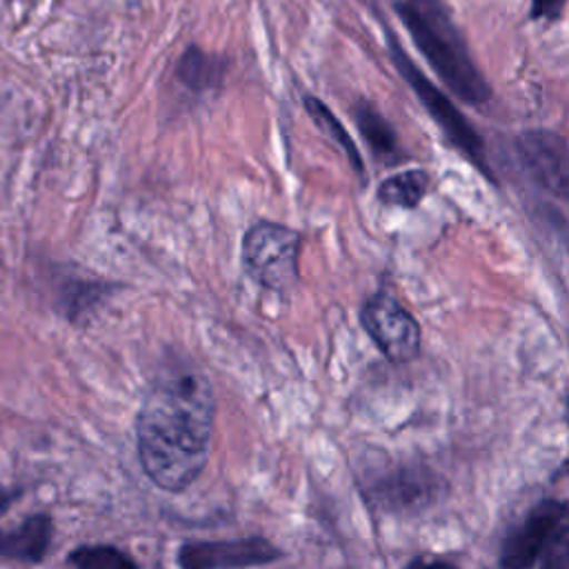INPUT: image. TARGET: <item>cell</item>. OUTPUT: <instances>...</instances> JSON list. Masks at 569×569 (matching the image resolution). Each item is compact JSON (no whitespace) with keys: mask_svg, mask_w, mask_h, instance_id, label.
<instances>
[{"mask_svg":"<svg viewBox=\"0 0 569 569\" xmlns=\"http://www.w3.org/2000/svg\"><path fill=\"white\" fill-rule=\"evenodd\" d=\"M213 431V391L207 376L178 362L147 391L138 425L144 473L164 491L187 489L204 469Z\"/></svg>","mask_w":569,"mask_h":569,"instance_id":"obj_1","label":"cell"},{"mask_svg":"<svg viewBox=\"0 0 569 569\" xmlns=\"http://www.w3.org/2000/svg\"><path fill=\"white\" fill-rule=\"evenodd\" d=\"M396 11L445 87L462 102L485 104L491 87L476 67L447 7L440 0H396Z\"/></svg>","mask_w":569,"mask_h":569,"instance_id":"obj_2","label":"cell"},{"mask_svg":"<svg viewBox=\"0 0 569 569\" xmlns=\"http://www.w3.org/2000/svg\"><path fill=\"white\" fill-rule=\"evenodd\" d=\"M389 42V56L391 62L396 64L398 73L407 80V84L413 89L427 113L436 120L440 131L447 136V140L482 173L487 180L491 178V169L487 164V151L480 133L471 127V122L460 113V109L449 100V96L438 89L407 56V51L396 42L393 36L387 38Z\"/></svg>","mask_w":569,"mask_h":569,"instance_id":"obj_3","label":"cell"},{"mask_svg":"<svg viewBox=\"0 0 569 569\" xmlns=\"http://www.w3.org/2000/svg\"><path fill=\"white\" fill-rule=\"evenodd\" d=\"M300 244L296 229L260 220L247 229L242 240L244 269L262 287L287 291L298 282Z\"/></svg>","mask_w":569,"mask_h":569,"instance_id":"obj_4","label":"cell"},{"mask_svg":"<svg viewBox=\"0 0 569 569\" xmlns=\"http://www.w3.org/2000/svg\"><path fill=\"white\" fill-rule=\"evenodd\" d=\"M362 327L391 362H407L420 349V327L391 296L376 293L362 307Z\"/></svg>","mask_w":569,"mask_h":569,"instance_id":"obj_5","label":"cell"},{"mask_svg":"<svg viewBox=\"0 0 569 569\" xmlns=\"http://www.w3.org/2000/svg\"><path fill=\"white\" fill-rule=\"evenodd\" d=\"M516 153L540 187L569 200V142L562 136L545 129L525 131L516 138Z\"/></svg>","mask_w":569,"mask_h":569,"instance_id":"obj_6","label":"cell"},{"mask_svg":"<svg viewBox=\"0 0 569 569\" xmlns=\"http://www.w3.org/2000/svg\"><path fill=\"white\" fill-rule=\"evenodd\" d=\"M569 520V505L562 500H542L538 502L525 520L509 531L500 551V565L511 569L536 567L542 547L549 536Z\"/></svg>","mask_w":569,"mask_h":569,"instance_id":"obj_7","label":"cell"},{"mask_svg":"<svg viewBox=\"0 0 569 569\" xmlns=\"http://www.w3.org/2000/svg\"><path fill=\"white\" fill-rule=\"evenodd\" d=\"M440 480L425 467H398L371 482L367 496L385 511H420L438 498Z\"/></svg>","mask_w":569,"mask_h":569,"instance_id":"obj_8","label":"cell"},{"mask_svg":"<svg viewBox=\"0 0 569 569\" xmlns=\"http://www.w3.org/2000/svg\"><path fill=\"white\" fill-rule=\"evenodd\" d=\"M282 551L260 536L240 540L189 542L180 549V565L189 569H218V567H256L278 560Z\"/></svg>","mask_w":569,"mask_h":569,"instance_id":"obj_9","label":"cell"},{"mask_svg":"<svg viewBox=\"0 0 569 569\" xmlns=\"http://www.w3.org/2000/svg\"><path fill=\"white\" fill-rule=\"evenodd\" d=\"M51 542V520L47 516H31L18 527L0 533V556L36 562L44 556Z\"/></svg>","mask_w":569,"mask_h":569,"instance_id":"obj_10","label":"cell"},{"mask_svg":"<svg viewBox=\"0 0 569 569\" xmlns=\"http://www.w3.org/2000/svg\"><path fill=\"white\" fill-rule=\"evenodd\" d=\"M353 120L360 129V133L367 140V147L382 160L396 162L400 158L398 149V136L393 127L382 118V113L367 100L356 102L353 107Z\"/></svg>","mask_w":569,"mask_h":569,"instance_id":"obj_11","label":"cell"},{"mask_svg":"<svg viewBox=\"0 0 569 569\" xmlns=\"http://www.w3.org/2000/svg\"><path fill=\"white\" fill-rule=\"evenodd\" d=\"M429 184H431V178L427 171L407 169L382 180V184L378 187V200L389 207L413 209L427 196Z\"/></svg>","mask_w":569,"mask_h":569,"instance_id":"obj_12","label":"cell"},{"mask_svg":"<svg viewBox=\"0 0 569 569\" xmlns=\"http://www.w3.org/2000/svg\"><path fill=\"white\" fill-rule=\"evenodd\" d=\"M305 109L307 113L313 118V122L320 127V131L325 136H329V140H333L347 156V160L353 164V169L362 176L365 167H362V158H360V151L358 147L353 144L351 136L345 131L342 122L333 116V111H329V107L325 102H320L318 98L313 96H305Z\"/></svg>","mask_w":569,"mask_h":569,"instance_id":"obj_13","label":"cell"},{"mask_svg":"<svg viewBox=\"0 0 569 569\" xmlns=\"http://www.w3.org/2000/svg\"><path fill=\"white\" fill-rule=\"evenodd\" d=\"M222 60L200 51L198 47H191L184 51V56L180 58V64H178V76L180 80L196 89V91H202V89H209L213 84L220 82L222 78Z\"/></svg>","mask_w":569,"mask_h":569,"instance_id":"obj_14","label":"cell"},{"mask_svg":"<svg viewBox=\"0 0 569 569\" xmlns=\"http://www.w3.org/2000/svg\"><path fill=\"white\" fill-rule=\"evenodd\" d=\"M71 565L82 569H124L133 567V560H129L122 551L113 547H80L71 558Z\"/></svg>","mask_w":569,"mask_h":569,"instance_id":"obj_15","label":"cell"},{"mask_svg":"<svg viewBox=\"0 0 569 569\" xmlns=\"http://www.w3.org/2000/svg\"><path fill=\"white\" fill-rule=\"evenodd\" d=\"M536 567L569 569V520H565L542 547Z\"/></svg>","mask_w":569,"mask_h":569,"instance_id":"obj_16","label":"cell"},{"mask_svg":"<svg viewBox=\"0 0 569 569\" xmlns=\"http://www.w3.org/2000/svg\"><path fill=\"white\" fill-rule=\"evenodd\" d=\"M567 0H531V18L533 20H547V22H556L562 18V9H565Z\"/></svg>","mask_w":569,"mask_h":569,"instance_id":"obj_17","label":"cell"},{"mask_svg":"<svg viewBox=\"0 0 569 569\" xmlns=\"http://www.w3.org/2000/svg\"><path fill=\"white\" fill-rule=\"evenodd\" d=\"M567 413H569V400H567Z\"/></svg>","mask_w":569,"mask_h":569,"instance_id":"obj_18","label":"cell"}]
</instances>
